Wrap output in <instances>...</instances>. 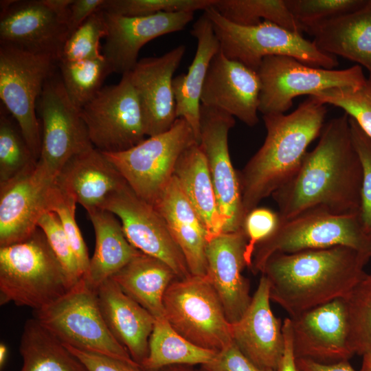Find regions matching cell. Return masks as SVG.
Returning a JSON list of instances; mask_svg holds the SVG:
<instances>
[{
  "label": "cell",
  "mask_w": 371,
  "mask_h": 371,
  "mask_svg": "<svg viewBox=\"0 0 371 371\" xmlns=\"http://www.w3.org/2000/svg\"><path fill=\"white\" fill-rule=\"evenodd\" d=\"M362 177L349 116L344 113L324 125L319 142L306 153L296 174L271 195L279 221L311 211L359 214Z\"/></svg>",
  "instance_id": "cell-1"
},
{
  "label": "cell",
  "mask_w": 371,
  "mask_h": 371,
  "mask_svg": "<svg viewBox=\"0 0 371 371\" xmlns=\"http://www.w3.org/2000/svg\"><path fill=\"white\" fill-rule=\"evenodd\" d=\"M366 251L346 246L275 254L262 272L270 299L289 317L344 297L366 273Z\"/></svg>",
  "instance_id": "cell-2"
},
{
  "label": "cell",
  "mask_w": 371,
  "mask_h": 371,
  "mask_svg": "<svg viewBox=\"0 0 371 371\" xmlns=\"http://www.w3.org/2000/svg\"><path fill=\"white\" fill-rule=\"evenodd\" d=\"M325 105L308 96L291 113L262 116L265 142L238 172L245 216L296 174L308 146L322 132Z\"/></svg>",
  "instance_id": "cell-3"
},
{
  "label": "cell",
  "mask_w": 371,
  "mask_h": 371,
  "mask_svg": "<svg viewBox=\"0 0 371 371\" xmlns=\"http://www.w3.org/2000/svg\"><path fill=\"white\" fill-rule=\"evenodd\" d=\"M76 284L69 278L43 232L0 247L1 304L41 309L66 294Z\"/></svg>",
  "instance_id": "cell-4"
},
{
  "label": "cell",
  "mask_w": 371,
  "mask_h": 371,
  "mask_svg": "<svg viewBox=\"0 0 371 371\" xmlns=\"http://www.w3.org/2000/svg\"><path fill=\"white\" fill-rule=\"evenodd\" d=\"M204 13L211 21L223 54L256 71L263 58L269 56H291L307 65L328 69L339 65L335 56L320 50L313 41L271 22L242 26L227 20L212 6Z\"/></svg>",
  "instance_id": "cell-5"
},
{
  "label": "cell",
  "mask_w": 371,
  "mask_h": 371,
  "mask_svg": "<svg viewBox=\"0 0 371 371\" xmlns=\"http://www.w3.org/2000/svg\"><path fill=\"white\" fill-rule=\"evenodd\" d=\"M34 318L65 345L139 366L110 332L100 312L97 290L82 278L66 294L34 311Z\"/></svg>",
  "instance_id": "cell-6"
},
{
  "label": "cell",
  "mask_w": 371,
  "mask_h": 371,
  "mask_svg": "<svg viewBox=\"0 0 371 371\" xmlns=\"http://www.w3.org/2000/svg\"><path fill=\"white\" fill-rule=\"evenodd\" d=\"M370 234L359 214L335 215L311 211L278 223L273 233L257 245L250 269L262 273L273 254L346 246L369 254Z\"/></svg>",
  "instance_id": "cell-7"
},
{
  "label": "cell",
  "mask_w": 371,
  "mask_h": 371,
  "mask_svg": "<svg viewBox=\"0 0 371 371\" xmlns=\"http://www.w3.org/2000/svg\"><path fill=\"white\" fill-rule=\"evenodd\" d=\"M163 304L172 328L196 346L217 352L233 342L231 324L206 276L175 280Z\"/></svg>",
  "instance_id": "cell-8"
},
{
  "label": "cell",
  "mask_w": 371,
  "mask_h": 371,
  "mask_svg": "<svg viewBox=\"0 0 371 371\" xmlns=\"http://www.w3.org/2000/svg\"><path fill=\"white\" fill-rule=\"evenodd\" d=\"M57 66L54 56L0 45V98L37 161L41 149L37 101Z\"/></svg>",
  "instance_id": "cell-9"
},
{
  "label": "cell",
  "mask_w": 371,
  "mask_h": 371,
  "mask_svg": "<svg viewBox=\"0 0 371 371\" xmlns=\"http://www.w3.org/2000/svg\"><path fill=\"white\" fill-rule=\"evenodd\" d=\"M196 142L189 124L177 118L163 133L149 137L128 150L103 154L132 190L153 205L172 178L181 153Z\"/></svg>",
  "instance_id": "cell-10"
},
{
  "label": "cell",
  "mask_w": 371,
  "mask_h": 371,
  "mask_svg": "<svg viewBox=\"0 0 371 371\" xmlns=\"http://www.w3.org/2000/svg\"><path fill=\"white\" fill-rule=\"evenodd\" d=\"M257 72L261 83L258 111L263 115L284 113L299 95H311L334 87L359 88L368 80L359 65L328 69L307 65L287 56L264 58Z\"/></svg>",
  "instance_id": "cell-11"
},
{
  "label": "cell",
  "mask_w": 371,
  "mask_h": 371,
  "mask_svg": "<svg viewBox=\"0 0 371 371\" xmlns=\"http://www.w3.org/2000/svg\"><path fill=\"white\" fill-rule=\"evenodd\" d=\"M36 109L42 131L36 167L43 177L54 182L71 157L94 146L80 110L69 100L56 72L46 81Z\"/></svg>",
  "instance_id": "cell-12"
},
{
  "label": "cell",
  "mask_w": 371,
  "mask_h": 371,
  "mask_svg": "<svg viewBox=\"0 0 371 371\" xmlns=\"http://www.w3.org/2000/svg\"><path fill=\"white\" fill-rule=\"evenodd\" d=\"M80 113L93 146L102 153L124 151L145 139L141 103L128 73L102 87Z\"/></svg>",
  "instance_id": "cell-13"
},
{
  "label": "cell",
  "mask_w": 371,
  "mask_h": 371,
  "mask_svg": "<svg viewBox=\"0 0 371 371\" xmlns=\"http://www.w3.org/2000/svg\"><path fill=\"white\" fill-rule=\"evenodd\" d=\"M234 125L233 116L201 104L199 144L207 161L223 233L242 229L245 217L238 175L232 166L228 146V133Z\"/></svg>",
  "instance_id": "cell-14"
},
{
  "label": "cell",
  "mask_w": 371,
  "mask_h": 371,
  "mask_svg": "<svg viewBox=\"0 0 371 371\" xmlns=\"http://www.w3.org/2000/svg\"><path fill=\"white\" fill-rule=\"evenodd\" d=\"M101 209L120 218L126 238L138 251L167 264L179 279L191 276L185 258L161 216L128 184L112 194Z\"/></svg>",
  "instance_id": "cell-15"
},
{
  "label": "cell",
  "mask_w": 371,
  "mask_h": 371,
  "mask_svg": "<svg viewBox=\"0 0 371 371\" xmlns=\"http://www.w3.org/2000/svg\"><path fill=\"white\" fill-rule=\"evenodd\" d=\"M289 318L296 359L331 364L349 360L354 356L348 344L347 318L343 298Z\"/></svg>",
  "instance_id": "cell-16"
},
{
  "label": "cell",
  "mask_w": 371,
  "mask_h": 371,
  "mask_svg": "<svg viewBox=\"0 0 371 371\" xmlns=\"http://www.w3.org/2000/svg\"><path fill=\"white\" fill-rule=\"evenodd\" d=\"M67 30L43 0L1 1L0 44L59 58Z\"/></svg>",
  "instance_id": "cell-17"
},
{
  "label": "cell",
  "mask_w": 371,
  "mask_h": 371,
  "mask_svg": "<svg viewBox=\"0 0 371 371\" xmlns=\"http://www.w3.org/2000/svg\"><path fill=\"white\" fill-rule=\"evenodd\" d=\"M261 83L258 72L219 50L211 60L201 104L237 117L246 125L258 122Z\"/></svg>",
  "instance_id": "cell-18"
},
{
  "label": "cell",
  "mask_w": 371,
  "mask_h": 371,
  "mask_svg": "<svg viewBox=\"0 0 371 371\" xmlns=\"http://www.w3.org/2000/svg\"><path fill=\"white\" fill-rule=\"evenodd\" d=\"M186 49L180 45L160 56L142 58L128 73L139 99L149 137L168 131L177 119L172 81Z\"/></svg>",
  "instance_id": "cell-19"
},
{
  "label": "cell",
  "mask_w": 371,
  "mask_h": 371,
  "mask_svg": "<svg viewBox=\"0 0 371 371\" xmlns=\"http://www.w3.org/2000/svg\"><path fill=\"white\" fill-rule=\"evenodd\" d=\"M194 12H159L144 16H124L104 12L108 33L102 55L113 73L133 70L142 47L165 34L183 30Z\"/></svg>",
  "instance_id": "cell-20"
},
{
  "label": "cell",
  "mask_w": 371,
  "mask_h": 371,
  "mask_svg": "<svg viewBox=\"0 0 371 371\" xmlns=\"http://www.w3.org/2000/svg\"><path fill=\"white\" fill-rule=\"evenodd\" d=\"M247 239L243 229L223 233L207 241L206 278L216 292L230 324L238 322L248 308L252 296L245 253Z\"/></svg>",
  "instance_id": "cell-21"
},
{
  "label": "cell",
  "mask_w": 371,
  "mask_h": 371,
  "mask_svg": "<svg viewBox=\"0 0 371 371\" xmlns=\"http://www.w3.org/2000/svg\"><path fill=\"white\" fill-rule=\"evenodd\" d=\"M54 182L35 166L0 183V247L22 242L37 229L40 218L49 212Z\"/></svg>",
  "instance_id": "cell-22"
},
{
  "label": "cell",
  "mask_w": 371,
  "mask_h": 371,
  "mask_svg": "<svg viewBox=\"0 0 371 371\" xmlns=\"http://www.w3.org/2000/svg\"><path fill=\"white\" fill-rule=\"evenodd\" d=\"M270 301L269 283L262 274L248 308L230 324L232 340L238 349L259 368L276 370L284 339L282 322L273 313Z\"/></svg>",
  "instance_id": "cell-23"
},
{
  "label": "cell",
  "mask_w": 371,
  "mask_h": 371,
  "mask_svg": "<svg viewBox=\"0 0 371 371\" xmlns=\"http://www.w3.org/2000/svg\"><path fill=\"white\" fill-rule=\"evenodd\" d=\"M54 183L87 211L101 208L112 194L127 184L103 153L94 147L71 157Z\"/></svg>",
  "instance_id": "cell-24"
},
{
  "label": "cell",
  "mask_w": 371,
  "mask_h": 371,
  "mask_svg": "<svg viewBox=\"0 0 371 371\" xmlns=\"http://www.w3.org/2000/svg\"><path fill=\"white\" fill-rule=\"evenodd\" d=\"M99 307L111 334L140 366L147 357L155 317L111 278L97 289Z\"/></svg>",
  "instance_id": "cell-25"
},
{
  "label": "cell",
  "mask_w": 371,
  "mask_h": 371,
  "mask_svg": "<svg viewBox=\"0 0 371 371\" xmlns=\"http://www.w3.org/2000/svg\"><path fill=\"white\" fill-rule=\"evenodd\" d=\"M153 206L164 220L192 276L207 274V231L173 176Z\"/></svg>",
  "instance_id": "cell-26"
},
{
  "label": "cell",
  "mask_w": 371,
  "mask_h": 371,
  "mask_svg": "<svg viewBox=\"0 0 371 371\" xmlns=\"http://www.w3.org/2000/svg\"><path fill=\"white\" fill-rule=\"evenodd\" d=\"M302 32L312 35L322 52L363 65L371 84V0L354 12L304 27Z\"/></svg>",
  "instance_id": "cell-27"
},
{
  "label": "cell",
  "mask_w": 371,
  "mask_h": 371,
  "mask_svg": "<svg viewBox=\"0 0 371 371\" xmlns=\"http://www.w3.org/2000/svg\"><path fill=\"white\" fill-rule=\"evenodd\" d=\"M190 34L197 41L196 54L187 74L174 77L172 88L177 117L189 124L199 144L202 89L211 60L220 50V43L204 12L194 23Z\"/></svg>",
  "instance_id": "cell-28"
},
{
  "label": "cell",
  "mask_w": 371,
  "mask_h": 371,
  "mask_svg": "<svg viewBox=\"0 0 371 371\" xmlns=\"http://www.w3.org/2000/svg\"><path fill=\"white\" fill-rule=\"evenodd\" d=\"M87 212L93 226L95 245L88 271L82 278L97 290L139 251L128 241L121 223L113 213L101 208Z\"/></svg>",
  "instance_id": "cell-29"
},
{
  "label": "cell",
  "mask_w": 371,
  "mask_h": 371,
  "mask_svg": "<svg viewBox=\"0 0 371 371\" xmlns=\"http://www.w3.org/2000/svg\"><path fill=\"white\" fill-rule=\"evenodd\" d=\"M173 176L200 217L207 233V240L223 234V223L207 161L198 143L181 153Z\"/></svg>",
  "instance_id": "cell-30"
},
{
  "label": "cell",
  "mask_w": 371,
  "mask_h": 371,
  "mask_svg": "<svg viewBox=\"0 0 371 371\" xmlns=\"http://www.w3.org/2000/svg\"><path fill=\"white\" fill-rule=\"evenodd\" d=\"M111 278L155 318L165 317L164 295L169 285L179 279L167 264L141 251Z\"/></svg>",
  "instance_id": "cell-31"
},
{
  "label": "cell",
  "mask_w": 371,
  "mask_h": 371,
  "mask_svg": "<svg viewBox=\"0 0 371 371\" xmlns=\"http://www.w3.org/2000/svg\"><path fill=\"white\" fill-rule=\"evenodd\" d=\"M19 352L23 360L19 371H88L81 361L36 318L25 323Z\"/></svg>",
  "instance_id": "cell-32"
},
{
  "label": "cell",
  "mask_w": 371,
  "mask_h": 371,
  "mask_svg": "<svg viewBox=\"0 0 371 371\" xmlns=\"http://www.w3.org/2000/svg\"><path fill=\"white\" fill-rule=\"evenodd\" d=\"M148 346V355L140 366L144 371H156L172 366H201L210 362L216 353L186 339L165 317L155 318Z\"/></svg>",
  "instance_id": "cell-33"
},
{
  "label": "cell",
  "mask_w": 371,
  "mask_h": 371,
  "mask_svg": "<svg viewBox=\"0 0 371 371\" xmlns=\"http://www.w3.org/2000/svg\"><path fill=\"white\" fill-rule=\"evenodd\" d=\"M212 6L227 20L239 25L254 26L269 21L302 34L285 0H215Z\"/></svg>",
  "instance_id": "cell-34"
},
{
  "label": "cell",
  "mask_w": 371,
  "mask_h": 371,
  "mask_svg": "<svg viewBox=\"0 0 371 371\" xmlns=\"http://www.w3.org/2000/svg\"><path fill=\"white\" fill-rule=\"evenodd\" d=\"M58 67L65 91L78 109L91 101L113 73L104 56L76 61L58 60Z\"/></svg>",
  "instance_id": "cell-35"
},
{
  "label": "cell",
  "mask_w": 371,
  "mask_h": 371,
  "mask_svg": "<svg viewBox=\"0 0 371 371\" xmlns=\"http://www.w3.org/2000/svg\"><path fill=\"white\" fill-rule=\"evenodd\" d=\"M348 344L353 355L371 354V272L365 273L343 297Z\"/></svg>",
  "instance_id": "cell-36"
},
{
  "label": "cell",
  "mask_w": 371,
  "mask_h": 371,
  "mask_svg": "<svg viewBox=\"0 0 371 371\" xmlns=\"http://www.w3.org/2000/svg\"><path fill=\"white\" fill-rule=\"evenodd\" d=\"M5 107L0 113V183L36 166L35 159L21 130Z\"/></svg>",
  "instance_id": "cell-37"
},
{
  "label": "cell",
  "mask_w": 371,
  "mask_h": 371,
  "mask_svg": "<svg viewBox=\"0 0 371 371\" xmlns=\"http://www.w3.org/2000/svg\"><path fill=\"white\" fill-rule=\"evenodd\" d=\"M319 102L342 109L353 118L364 133L371 138V84L361 87H334L311 95Z\"/></svg>",
  "instance_id": "cell-38"
},
{
  "label": "cell",
  "mask_w": 371,
  "mask_h": 371,
  "mask_svg": "<svg viewBox=\"0 0 371 371\" xmlns=\"http://www.w3.org/2000/svg\"><path fill=\"white\" fill-rule=\"evenodd\" d=\"M108 33L104 12L100 10L91 14L65 41L58 60L76 61L97 58L100 41Z\"/></svg>",
  "instance_id": "cell-39"
},
{
  "label": "cell",
  "mask_w": 371,
  "mask_h": 371,
  "mask_svg": "<svg viewBox=\"0 0 371 371\" xmlns=\"http://www.w3.org/2000/svg\"><path fill=\"white\" fill-rule=\"evenodd\" d=\"M214 0H104L100 10L124 16L135 17L159 12H194L205 10Z\"/></svg>",
  "instance_id": "cell-40"
},
{
  "label": "cell",
  "mask_w": 371,
  "mask_h": 371,
  "mask_svg": "<svg viewBox=\"0 0 371 371\" xmlns=\"http://www.w3.org/2000/svg\"><path fill=\"white\" fill-rule=\"evenodd\" d=\"M76 200L53 183L49 196V211L58 216L76 256L82 278L87 273L90 258L87 245L76 220Z\"/></svg>",
  "instance_id": "cell-41"
},
{
  "label": "cell",
  "mask_w": 371,
  "mask_h": 371,
  "mask_svg": "<svg viewBox=\"0 0 371 371\" xmlns=\"http://www.w3.org/2000/svg\"><path fill=\"white\" fill-rule=\"evenodd\" d=\"M302 30L306 26L338 18L361 8L366 0H285Z\"/></svg>",
  "instance_id": "cell-42"
},
{
  "label": "cell",
  "mask_w": 371,
  "mask_h": 371,
  "mask_svg": "<svg viewBox=\"0 0 371 371\" xmlns=\"http://www.w3.org/2000/svg\"><path fill=\"white\" fill-rule=\"evenodd\" d=\"M38 227L43 232L54 253L74 284L82 274L60 219L54 212H47L40 218Z\"/></svg>",
  "instance_id": "cell-43"
},
{
  "label": "cell",
  "mask_w": 371,
  "mask_h": 371,
  "mask_svg": "<svg viewBox=\"0 0 371 371\" xmlns=\"http://www.w3.org/2000/svg\"><path fill=\"white\" fill-rule=\"evenodd\" d=\"M350 133L355 148L359 155L363 177L361 192L359 217L365 231L371 234V138L349 117Z\"/></svg>",
  "instance_id": "cell-44"
},
{
  "label": "cell",
  "mask_w": 371,
  "mask_h": 371,
  "mask_svg": "<svg viewBox=\"0 0 371 371\" xmlns=\"http://www.w3.org/2000/svg\"><path fill=\"white\" fill-rule=\"evenodd\" d=\"M278 212L267 207H256L245 217L243 229L247 239L245 253L247 267L250 269L258 244L269 236L278 223Z\"/></svg>",
  "instance_id": "cell-45"
},
{
  "label": "cell",
  "mask_w": 371,
  "mask_h": 371,
  "mask_svg": "<svg viewBox=\"0 0 371 371\" xmlns=\"http://www.w3.org/2000/svg\"><path fill=\"white\" fill-rule=\"evenodd\" d=\"M200 368V371H276L257 366L238 349L234 341L217 352L210 362Z\"/></svg>",
  "instance_id": "cell-46"
},
{
  "label": "cell",
  "mask_w": 371,
  "mask_h": 371,
  "mask_svg": "<svg viewBox=\"0 0 371 371\" xmlns=\"http://www.w3.org/2000/svg\"><path fill=\"white\" fill-rule=\"evenodd\" d=\"M65 346L81 361L88 371H144L140 366L119 359Z\"/></svg>",
  "instance_id": "cell-47"
},
{
  "label": "cell",
  "mask_w": 371,
  "mask_h": 371,
  "mask_svg": "<svg viewBox=\"0 0 371 371\" xmlns=\"http://www.w3.org/2000/svg\"><path fill=\"white\" fill-rule=\"evenodd\" d=\"M104 0H73L67 21V38L94 12L100 10Z\"/></svg>",
  "instance_id": "cell-48"
},
{
  "label": "cell",
  "mask_w": 371,
  "mask_h": 371,
  "mask_svg": "<svg viewBox=\"0 0 371 371\" xmlns=\"http://www.w3.org/2000/svg\"><path fill=\"white\" fill-rule=\"evenodd\" d=\"M284 348L276 371H300L293 351L292 329L290 318L286 317L282 322Z\"/></svg>",
  "instance_id": "cell-49"
},
{
  "label": "cell",
  "mask_w": 371,
  "mask_h": 371,
  "mask_svg": "<svg viewBox=\"0 0 371 371\" xmlns=\"http://www.w3.org/2000/svg\"><path fill=\"white\" fill-rule=\"evenodd\" d=\"M296 364L300 371H356L349 360L322 364L308 359H296Z\"/></svg>",
  "instance_id": "cell-50"
},
{
  "label": "cell",
  "mask_w": 371,
  "mask_h": 371,
  "mask_svg": "<svg viewBox=\"0 0 371 371\" xmlns=\"http://www.w3.org/2000/svg\"><path fill=\"white\" fill-rule=\"evenodd\" d=\"M43 1L67 27L69 7L73 0H43Z\"/></svg>",
  "instance_id": "cell-51"
},
{
  "label": "cell",
  "mask_w": 371,
  "mask_h": 371,
  "mask_svg": "<svg viewBox=\"0 0 371 371\" xmlns=\"http://www.w3.org/2000/svg\"><path fill=\"white\" fill-rule=\"evenodd\" d=\"M188 366H172L161 368L156 371H196Z\"/></svg>",
  "instance_id": "cell-52"
},
{
  "label": "cell",
  "mask_w": 371,
  "mask_h": 371,
  "mask_svg": "<svg viewBox=\"0 0 371 371\" xmlns=\"http://www.w3.org/2000/svg\"><path fill=\"white\" fill-rule=\"evenodd\" d=\"M361 366L359 371H371V354L363 355Z\"/></svg>",
  "instance_id": "cell-53"
},
{
  "label": "cell",
  "mask_w": 371,
  "mask_h": 371,
  "mask_svg": "<svg viewBox=\"0 0 371 371\" xmlns=\"http://www.w3.org/2000/svg\"><path fill=\"white\" fill-rule=\"evenodd\" d=\"M8 357V348L3 344L0 345V368L2 369Z\"/></svg>",
  "instance_id": "cell-54"
},
{
  "label": "cell",
  "mask_w": 371,
  "mask_h": 371,
  "mask_svg": "<svg viewBox=\"0 0 371 371\" xmlns=\"http://www.w3.org/2000/svg\"><path fill=\"white\" fill-rule=\"evenodd\" d=\"M369 255L371 258V234H370V245H369Z\"/></svg>",
  "instance_id": "cell-55"
},
{
  "label": "cell",
  "mask_w": 371,
  "mask_h": 371,
  "mask_svg": "<svg viewBox=\"0 0 371 371\" xmlns=\"http://www.w3.org/2000/svg\"><path fill=\"white\" fill-rule=\"evenodd\" d=\"M196 371H200L199 370H196Z\"/></svg>",
  "instance_id": "cell-56"
}]
</instances>
